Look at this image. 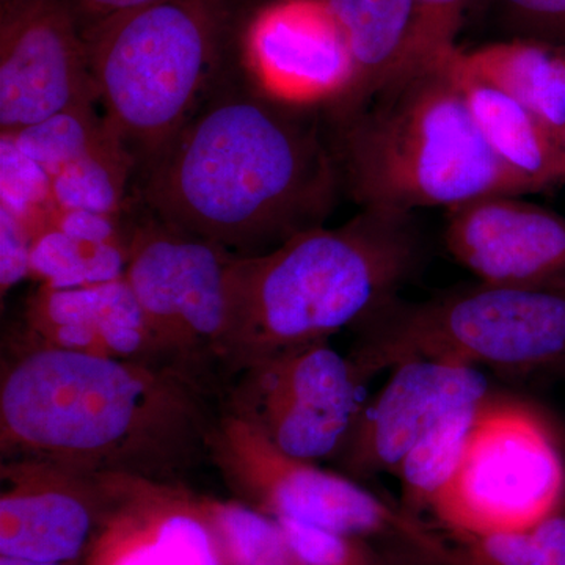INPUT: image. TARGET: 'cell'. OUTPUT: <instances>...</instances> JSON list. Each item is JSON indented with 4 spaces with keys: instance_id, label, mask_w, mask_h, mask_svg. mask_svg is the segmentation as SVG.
I'll return each instance as SVG.
<instances>
[{
    "instance_id": "obj_31",
    "label": "cell",
    "mask_w": 565,
    "mask_h": 565,
    "mask_svg": "<svg viewBox=\"0 0 565 565\" xmlns=\"http://www.w3.org/2000/svg\"><path fill=\"white\" fill-rule=\"evenodd\" d=\"M31 226L17 214L0 207V288L2 296L14 285L31 277Z\"/></svg>"
},
{
    "instance_id": "obj_15",
    "label": "cell",
    "mask_w": 565,
    "mask_h": 565,
    "mask_svg": "<svg viewBox=\"0 0 565 565\" xmlns=\"http://www.w3.org/2000/svg\"><path fill=\"white\" fill-rule=\"evenodd\" d=\"M444 241L479 281L541 286L565 282V217L514 193H490L446 215Z\"/></svg>"
},
{
    "instance_id": "obj_14",
    "label": "cell",
    "mask_w": 565,
    "mask_h": 565,
    "mask_svg": "<svg viewBox=\"0 0 565 565\" xmlns=\"http://www.w3.org/2000/svg\"><path fill=\"white\" fill-rule=\"evenodd\" d=\"M490 394L489 381L476 367L434 360L394 367L384 388L364 401L348 440L333 457L338 471L359 482L396 473L446 415L481 404Z\"/></svg>"
},
{
    "instance_id": "obj_10",
    "label": "cell",
    "mask_w": 565,
    "mask_h": 565,
    "mask_svg": "<svg viewBox=\"0 0 565 565\" xmlns=\"http://www.w3.org/2000/svg\"><path fill=\"white\" fill-rule=\"evenodd\" d=\"M366 384L330 341L299 345L230 377L221 411L297 459H333L364 404Z\"/></svg>"
},
{
    "instance_id": "obj_11",
    "label": "cell",
    "mask_w": 565,
    "mask_h": 565,
    "mask_svg": "<svg viewBox=\"0 0 565 565\" xmlns=\"http://www.w3.org/2000/svg\"><path fill=\"white\" fill-rule=\"evenodd\" d=\"M0 556L81 565L134 482L40 460H0Z\"/></svg>"
},
{
    "instance_id": "obj_9",
    "label": "cell",
    "mask_w": 565,
    "mask_h": 565,
    "mask_svg": "<svg viewBox=\"0 0 565 565\" xmlns=\"http://www.w3.org/2000/svg\"><path fill=\"white\" fill-rule=\"evenodd\" d=\"M565 508V459L534 407L490 394L479 407L459 467L434 503L438 530H526Z\"/></svg>"
},
{
    "instance_id": "obj_29",
    "label": "cell",
    "mask_w": 565,
    "mask_h": 565,
    "mask_svg": "<svg viewBox=\"0 0 565 565\" xmlns=\"http://www.w3.org/2000/svg\"><path fill=\"white\" fill-rule=\"evenodd\" d=\"M281 526L296 565H375L379 548L349 535L292 519H275Z\"/></svg>"
},
{
    "instance_id": "obj_7",
    "label": "cell",
    "mask_w": 565,
    "mask_h": 565,
    "mask_svg": "<svg viewBox=\"0 0 565 565\" xmlns=\"http://www.w3.org/2000/svg\"><path fill=\"white\" fill-rule=\"evenodd\" d=\"M210 462L234 500L273 519L299 520L373 545L385 544L386 552L451 565V545L437 526L340 471L286 455L258 430L222 411L211 435Z\"/></svg>"
},
{
    "instance_id": "obj_27",
    "label": "cell",
    "mask_w": 565,
    "mask_h": 565,
    "mask_svg": "<svg viewBox=\"0 0 565 565\" xmlns=\"http://www.w3.org/2000/svg\"><path fill=\"white\" fill-rule=\"evenodd\" d=\"M0 170H2V203L18 217L22 218L33 234L40 232L55 206L52 202L51 178L39 163L33 162L17 145L7 137L0 139Z\"/></svg>"
},
{
    "instance_id": "obj_28",
    "label": "cell",
    "mask_w": 565,
    "mask_h": 565,
    "mask_svg": "<svg viewBox=\"0 0 565 565\" xmlns=\"http://www.w3.org/2000/svg\"><path fill=\"white\" fill-rule=\"evenodd\" d=\"M471 2L473 0H415L411 46L396 77L435 65L456 52L457 32Z\"/></svg>"
},
{
    "instance_id": "obj_6",
    "label": "cell",
    "mask_w": 565,
    "mask_h": 565,
    "mask_svg": "<svg viewBox=\"0 0 565 565\" xmlns=\"http://www.w3.org/2000/svg\"><path fill=\"white\" fill-rule=\"evenodd\" d=\"M345 353L364 384L416 360L557 374L565 366V282L457 286L422 302L396 297L356 323Z\"/></svg>"
},
{
    "instance_id": "obj_2",
    "label": "cell",
    "mask_w": 565,
    "mask_h": 565,
    "mask_svg": "<svg viewBox=\"0 0 565 565\" xmlns=\"http://www.w3.org/2000/svg\"><path fill=\"white\" fill-rule=\"evenodd\" d=\"M316 111L275 102L248 79L218 81L140 174L137 203L237 256L322 226L343 184Z\"/></svg>"
},
{
    "instance_id": "obj_21",
    "label": "cell",
    "mask_w": 565,
    "mask_h": 565,
    "mask_svg": "<svg viewBox=\"0 0 565 565\" xmlns=\"http://www.w3.org/2000/svg\"><path fill=\"white\" fill-rule=\"evenodd\" d=\"M476 76L533 111L557 139L565 131V51L542 41L514 39L462 52Z\"/></svg>"
},
{
    "instance_id": "obj_25",
    "label": "cell",
    "mask_w": 565,
    "mask_h": 565,
    "mask_svg": "<svg viewBox=\"0 0 565 565\" xmlns=\"http://www.w3.org/2000/svg\"><path fill=\"white\" fill-rule=\"evenodd\" d=\"M225 565H296L281 526L239 501L199 497Z\"/></svg>"
},
{
    "instance_id": "obj_1",
    "label": "cell",
    "mask_w": 565,
    "mask_h": 565,
    "mask_svg": "<svg viewBox=\"0 0 565 565\" xmlns=\"http://www.w3.org/2000/svg\"><path fill=\"white\" fill-rule=\"evenodd\" d=\"M218 415L221 396L174 367L3 341L0 460L182 486Z\"/></svg>"
},
{
    "instance_id": "obj_12",
    "label": "cell",
    "mask_w": 565,
    "mask_h": 565,
    "mask_svg": "<svg viewBox=\"0 0 565 565\" xmlns=\"http://www.w3.org/2000/svg\"><path fill=\"white\" fill-rule=\"evenodd\" d=\"M98 106L84 35L65 0H7L0 28V131L11 136Z\"/></svg>"
},
{
    "instance_id": "obj_33",
    "label": "cell",
    "mask_w": 565,
    "mask_h": 565,
    "mask_svg": "<svg viewBox=\"0 0 565 565\" xmlns=\"http://www.w3.org/2000/svg\"><path fill=\"white\" fill-rule=\"evenodd\" d=\"M375 565H433L418 557L404 555V553L386 552L379 548L377 564Z\"/></svg>"
},
{
    "instance_id": "obj_19",
    "label": "cell",
    "mask_w": 565,
    "mask_h": 565,
    "mask_svg": "<svg viewBox=\"0 0 565 565\" xmlns=\"http://www.w3.org/2000/svg\"><path fill=\"white\" fill-rule=\"evenodd\" d=\"M131 210L125 215L55 211L33 239L31 277L54 288L125 277Z\"/></svg>"
},
{
    "instance_id": "obj_5",
    "label": "cell",
    "mask_w": 565,
    "mask_h": 565,
    "mask_svg": "<svg viewBox=\"0 0 565 565\" xmlns=\"http://www.w3.org/2000/svg\"><path fill=\"white\" fill-rule=\"evenodd\" d=\"M215 2L162 0L82 32L104 122L139 177L221 81Z\"/></svg>"
},
{
    "instance_id": "obj_22",
    "label": "cell",
    "mask_w": 565,
    "mask_h": 565,
    "mask_svg": "<svg viewBox=\"0 0 565 565\" xmlns=\"http://www.w3.org/2000/svg\"><path fill=\"white\" fill-rule=\"evenodd\" d=\"M481 404L446 415L397 467L393 476L399 479V504L408 514L423 519L424 512L433 511L459 467Z\"/></svg>"
},
{
    "instance_id": "obj_23",
    "label": "cell",
    "mask_w": 565,
    "mask_h": 565,
    "mask_svg": "<svg viewBox=\"0 0 565 565\" xmlns=\"http://www.w3.org/2000/svg\"><path fill=\"white\" fill-rule=\"evenodd\" d=\"M134 174L136 167L120 145H107L51 178L52 202L58 211L125 215L132 206L128 189Z\"/></svg>"
},
{
    "instance_id": "obj_24",
    "label": "cell",
    "mask_w": 565,
    "mask_h": 565,
    "mask_svg": "<svg viewBox=\"0 0 565 565\" xmlns=\"http://www.w3.org/2000/svg\"><path fill=\"white\" fill-rule=\"evenodd\" d=\"M444 534L451 565H565V508L526 530Z\"/></svg>"
},
{
    "instance_id": "obj_36",
    "label": "cell",
    "mask_w": 565,
    "mask_h": 565,
    "mask_svg": "<svg viewBox=\"0 0 565 565\" xmlns=\"http://www.w3.org/2000/svg\"><path fill=\"white\" fill-rule=\"evenodd\" d=\"M556 375H559V377H564L565 379V366L561 367V370L557 371Z\"/></svg>"
},
{
    "instance_id": "obj_8",
    "label": "cell",
    "mask_w": 565,
    "mask_h": 565,
    "mask_svg": "<svg viewBox=\"0 0 565 565\" xmlns=\"http://www.w3.org/2000/svg\"><path fill=\"white\" fill-rule=\"evenodd\" d=\"M139 206L140 214L131 211L125 277L147 318L159 360L221 396L226 384L228 274L236 255Z\"/></svg>"
},
{
    "instance_id": "obj_18",
    "label": "cell",
    "mask_w": 565,
    "mask_h": 565,
    "mask_svg": "<svg viewBox=\"0 0 565 565\" xmlns=\"http://www.w3.org/2000/svg\"><path fill=\"white\" fill-rule=\"evenodd\" d=\"M452 68L465 103L487 147L505 169L539 192L565 182L561 141L523 104L476 76L462 61V51L452 55Z\"/></svg>"
},
{
    "instance_id": "obj_32",
    "label": "cell",
    "mask_w": 565,
    "mask_h": 565,
    "mask_svg": "<svg viewBox=\"0 0 565 565\" xmlns=\"http://www.w3.org/2000/svg\"><path fill=\"white\" fill-rule=\"evenodd\" d=\"M73 2L77 10L90 18L93 24V22L106 20L114 14L141 9V7L152 6L162 0H73Z\"/></svg>"
},
{
    "instance_id": "obj_4",
    "label": "cell",
    "mask_w": 565,
    "mask_h": 565,
    "mask_svg": "<svg viewBox=\"0 0 565 565\" xmlns=\"http://www.w3.org/2000/svg\"><path fill=\"white\" fill-rule=\"evenodd\" d=\"M445 61L411 71L359 109L327 117L343 192L360 210H446L490 193H533L494 158Z\"/></svg>"
},
{
    "instance_id": "obj_34",
    "label": "cell",
    "mask_w": 565,
    "mask_h": 565,
    "mask_svg": "<svg viewBox=\"0 0 565 565\" xmlns=\"http://www.w3.org/2000/svg\"><path fill=\"white\" fill-rule=\"evenodd\" d=\"M0 565H61V564L32 563V561H22V559H14V557L0 556Z\"/></svg>"
},
{
    "instance_id": "obj_20",
    "label": "cell",
    "mask_w": 565,
    "mask_h": 565,
    "mask_svg": "<svg viewBox=\"0 0 565 565\" xmlns=\"http://www.w3.org/2000/svg\"><path fill=\"white\" fill-rule=\"evenodd\" d=\"M351 50L355 79L340 106L341 117L362 107L403 70L415 22V0H326Z\"/></svg>"
},
{
    "instance_id": "obj_16",
    "label": "cell",
    "mask_w": 565,
    "mask_h": 565,
    "mask_svg": "<svg viewBox=\"0 0 565 565\" xmlns=\"http://www.w3.org/2000/svg\"><path fill=\"white\" fill-rule=\"evenodd\" d=\"M9 334L62 351L162 364L126 277L76 288L40 285Z\"/></svg>"
},
{
    "instance_id": "obj_26",
    "label": "cell",
    "mask_w": 565,
    "mask_h": 565,
    "mask_svg": "<svg viewBox=\"0 0 565 565\" xmlns=\"http://www.w3.org/2000/svg\"><path fill=\"white\" fill-rule=\"evenodd\" d=\"M2 137L13 141L18 150L39 163L50 178L70 163L79 161L107 145L117 143L107 129L98 106L63 111L32 128Z\"/></svg>"
},
{
    "instance_id": "obj_30",
    "label": "cell",
    "mask_w": 565,
    "mask_h": 565,
    "mask_svg": "<svg viewBox=\"0 0 565 565\" xmlns=\"http://www.w3.org/2000/svg\"><path fill=\"white\" fill-rule=\"evenodd\" d=\"M505 25L516 39L565 51V0H500Z\"/></svg>"
},
{
    "instance_id": "obj_3",
    "label": "cell",
    "mask_w": 565,
    "mask_h": 565,
    "mask_svg": "<svg viewBox=\"0 0 565 565\" xmlns=\"http://www.w3.org/2000/svg\"><path fill=\"white\" fill-rule=\"evenodd\" d=\"M424 256L415 214L388 210H360L337 228L316 226L274 250L234 256L226 382L274 353L355 327L399 297Z\"/></svg>"
},
{
    "instance_id": "obj_35",
    "label": "cell",
    "mask_w": 565,
    "mask_h": 565,
    "mask_svg": "<svg viewBox=\"0 0 565 565\" xmlns=\"http://www.w3.org/2000/svg\"><path fill=\"white\" fill-rule=\"evenodd\" d=\"M561 148H563L564 163H565V131L563 134V137H561Z\"/></svg>"
},
{
    "instance_id": "obj_13",
    "label": "cell",
    "mask_w": 565,
    "mask_h": 565,
    "mask_svg": "<svg viewBox=\"0 0 565 565\" xmlns=\"http://www.w3.org/2000/svg\"><path fill=\"white\" fill-rule=\"evenodd\" d=\"M247 79L275 102L330 110L351 92L355 68L348 40L326 0H275L244 35Z\"/></svg>"
},
{
    "instance_id": "obj_17",
    "label": "cell",
    "mask_w": 565,
    "mask_h": 565,
    "mask_svg": "<svg viewBox=\"0 0 565 565\" xmlns=\"http://www.w3.org/2000/svg\"><path fill=\"white\" fill-rule=\"evenodd\" d=\"M81 565H225L199 497L134 482Z\"/></svg>"
}]
</instances>
